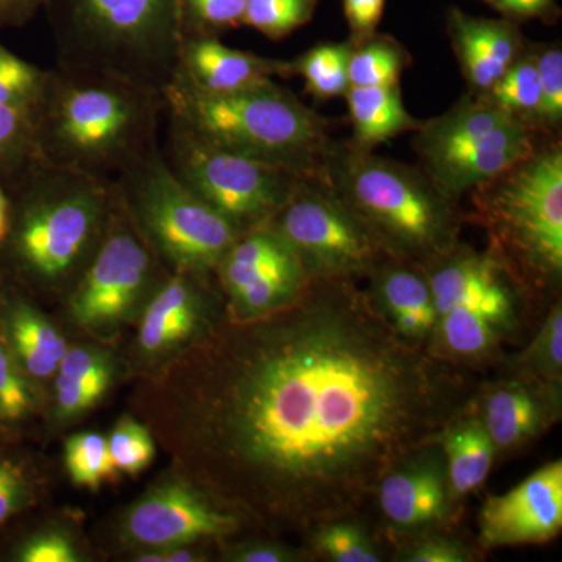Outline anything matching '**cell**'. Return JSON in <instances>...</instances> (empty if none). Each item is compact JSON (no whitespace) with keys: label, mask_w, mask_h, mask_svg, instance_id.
I'll list each match as a JSON object with an SVG mask.
<instances>
[{"label":"cell","mask_w":562,"mask_h":562,"mask_svg":"<svg viewBox=\"0 0 562 562\" xmlns=\"http://www.w3.org/2000/svg\"><path fill=\"white\" fill-rule=\"evenodd\" d=\"M469 401L347 277L205 328L147 380L143 409L184 480L238 519L305 532L353 516Z\"/></svg>","instance_id":"obj_1"},{"label":"cell","mask_w":562,"mask_h":562,"mask_svg":"<svg viewBox=\"0 0 562 562\" xmlns=\"http://www.w3.org/2000/svg\"><path fill=\"white\" fill-rule=\"evenodd\" d=\"M162 92L105 70L58 65L33 110L40 162L114 183L160 146Z\"/></svg>","instance_id":"obj_2"},{"label":"cell","mask_w":562,"mask_h":562,"mask_svg":"<svg viewBox=\"0 0 562 562\" xmlns=\"http://www.w3.org/2000/svg\"><path fill=\"white\" fill-rule=\"evenodd\" d=\"M7 191L11 220L3 244L18 271L47 288L79 279L105 235L114 183L38 162Z\"/></svg>","instance_id":"obj_3"},{"label":"cell","mask_w":562,"mask_h":562,"mask_svg":"<svg viewBox=\"0 0 562 562\" xmlns=\"http://www.w3.org/2000/svg\"><path fill=\"white\" fill-rule=\"evenodd\" d=\"M162 101L166 117L199 138L302 177L319 176L330 155L327 122L276 81L232 94H206L176 72Z\"/></svg>","instance_id":"obj_4"},{"label":"cell","mask_w":562,"mask_h":562,"mask_svg":"<svg viewBox=\"0 0 562 562\" xmlns=\"http://www.w3.org/2000/svg\"><path fill=\"white\" fill-rule=\"evenodd\" d=\"M58 65L105 70L165 90L181 43L180 0H49Z\"/></svg>","instance_id":"obj_5"},{"label":"cell","mask_w":562,"mask_h":562,"mask_svg":"<svg viewBox=\"0 0 562 562\" xmlns=\"http://www.w3.org/2000/svg\"><path fill=\"white\" fill-rule=\"evenodd\" d=\"M324 179L387 254L428 258L452 250L457 220L450 199L430 177L358 147L330 151Z\"/></svg>","instance_id":"obj_6"},{"label":"cell","mask_w":562,"mask_h":562,"mask_svg":"<svg viewBox=\"0 0 562 562\" xmlns=\"http://www.w3.org/2000/svg\"><path fill=\"white\" fill-rule=\"evenodd\" d=\"M122 205L168 272L210 279L243 232L203 202L155 147L114 181Z\"/></svg>","instance_id":"obj_7"},{"label":"cell","mask_w":562,"mask_h":562,"mask_svg":"<svg viewBox=\"0 0 562 562\" xmlns=\"http://www.w3.org/2000/svg\"><path fill=\"white\" fill-rule=\"evenodd\" d=\"M476 205L495 241L543 280L562 272V150L527 160L475 188Z\"/></svg>","instance_id":"obj_8"},{"label":"cell","mask_w":562,"mask_h":562,"mask_svg":"<svg viewBox=\"0 0 562 562\" xmlns=\"http://www.w3.org/2000/svg\"><path fill=\"white\" fill-rule=\"evenodd\" d=\"M162 155L192 192L224 214L239 231L271 221L306 177L244 155L233 154L169 120Z\"/></svg>","instance_id":"obj_9"},{"label":"cell","mask_w":562,"mask_h":562,"mask_svg":"<svg viewBox=\"0 0 562 562\" xmlns=\"http://www.w3.org/2000/svg\"><path fill=\"white\" fill-rule=\"evenodd\" d=\"M432 183L452 199L535 154L532 125L486 103L462 106L414 139Z\"/></svg>","instance_id":"obj_10"},{"label":"cell","mask_w":562,"mask_h":562,"mask_svg":"<svg viewBox=\"0 0 562 562\" xmlns=\"http://www.w3.org/2000/svg\"><path fill=\"white\" fill-rule=\"evenodd\" d=\"M306 177L268 222L308 277H351L371 271L387 254L328 181Z\"/></svg>","instance_id":"obj_11"},{"label":"cell","mask_w":562,"mask_h":562,"mask_svg":"<svg viewBox=\"0 0 562 562\" xmlns=\"http://www.w3.org/2000/svg\"><path fill=\"white\" fill-rule=\"evenodd\" d=\"M116 188V187H114ZM161 261L114 198L105 235L74 281L70 314L80 327L106 333L120 327L158 286Z\"/></svg>","instance_id":"obj_12"},{"label":"cell","mask_w":562,"mask_h":562,"mask_svg":"<svg viewBox=\"0 0 562 562\" xmlns=\"http://www.w3.org/2000/svg\"><path fill=\"white\" fill-rule=\"evenodd\" d=\"M239 528L235 514L184 479L166 480L147 491L122 520V536L140 549L190 546L224 538Z\"/></svg>","instance_id":"obj_13"},{"label":"cell","mask_w":562,"mask_h":562,"mask_svg":"<svg viewBox=\"0 0 562 562\" xmlns=\"http://www.w3.org/2000/svg\"><path fill=\"white\" fill-rule=\"evenodd\" d=\"M562 528V461L549 462L480 513V541L487 549L552 541Z\"/></svg>","instance_id":"obj_14"},{"label":"cell","mask_w":562,"mask_h":562,"mask_svg":"<svg viewBox=\"0 0 562 562\" xmlns=\"http://www.w3.org/2000/svg\"><path fill=\"white\" fill-rule=\"evenodd\" d=\"M206 280L191 273H166L144 303L138 330V347L144 357L166 360L205 330Z\"/></svg>","instance_id":"obj_15"},{"label":"cell","mask_w":562,"mask_h":562,"mask_svg":"<svg viewBox=\"0 0 562 562\" xmlns=\"http://www.w3.org/2000/svg\"><path fill=\"white\" fill-rule=\"evenodd\" d=\"M177 74L206 94H232L262 87L276 76H290L291 63L232 49L220 36H187L181 43Z\"/></svg>","instance_id":"obj_16"},{"label":"cell","mask_w":562,"mask_h":562,"mask_svg":"<svg viewBox=\"0 0 562 562\" xmlns=\"http://www.w3.org/2000/svg\"><path fill=\"white\" fill-rule=\"evenodd\" d=\"M449 32L465 79L483 94L520 57L522 41L508 21L483 20L453 9Z\"/></svg>","instance_id":"obj_17"},{"label":"cell","mask_w":562,"mask_h":562,"mask_svg":"<svg viewBox=\"0 0 562 562\" xmlns=\"http://www.w3.org/2000/svg\"><path fill=\"white\" fill-rule=\"evenodd\" d=\"M376 497L386 519L402 528L441 522L452 501L438 462L412 458L384 476Z\"/></svg>","instance_id":"obj_18"},{"label":"cell","mask_w":562,"mask_h":562,"mask_svg":"<svg viewBox=\"0 0 562 562\" xmlns=\"http://www.w3.org/2000/svg\"><path fill=\"white\" fill-rule=\"evenodd\" d=\"M513 294L503 277L439 317L443 347L453 357H482L513 316Z\"/></svg>","instance_id":"obj_19"},{"label":"cell","mask_w":562,"mask_h":562,"mask_svg":"<svg viewBox=\"0 0 562 562\" xmlns=\"http://www.w3.org/2000/svg\"><path fill=\"white\" fill-rule=\"evenodd\" d=\"M5 316L9 350L22 372L36 380L55 375L69 349L61 333L38 310L25 302L11 303Z\"/></svg>","instance_id":"obj_20"},{"label":"cell","mask_w":562,"mask_h":562,"mask_svg":"<svg viewBox=\"0 0 562 562\" xmlns=\"http://www.w3.org/2000/svg\"><path fill=\"white\" fill-rule=\"evenodd\" d=\"M438 441L447 458V482L452 501L479 490L490 475L497 450L484 430L483 422L476 417L452 420L443 428Z\"/></svg>","instance_id":"obj_21"},{"label":"cell","mask_w":562,"mask_h":562,"mask_svg":"<svg viewBox=\"0 0 562 562\" xmlns=\"http://www.w3.org/2000/svg\"><path fill=\"white\" fill-rule=\"evenodd\" d=\"M376 294L382 313L395 331L409 341L424 339L438 322L430 284L419 273L391 268L379 277Z\"/></svg>","instance_id":"obj_22"},{"label":"cell","mask_w":562,"mask_h":562,"mask_svg":"<svg viewBox=\"0 0 562 562\" xmlns=\"http://www.w3.org/2000/svg\"><path fill=\"white\" fill-rule=\"evenodd\" d=\"M355 143L360 149L419 127L403 105L397 87H350L346 92Z\"/></svg>","instance_id":"obj_23"},{"label":"cell","mask_w":562,"mask_h":562,"mask_svg":"<svg viewBox=\"0 0 562 562\" xmlns=\"http://www.w3.org/2000/svg\"><path fill=\"white\" fill-rule=\"evenodd\" d=\"M542 419L538 397L519 383L498 387L484 403L483 427L495 449L508 450L528 441Z\"/></svg>","instance_id":"obj_24"},{"label":"cell","mask_w":562,"mask_h":562,"mask_svg":"<svg viewBox=\"0 0 562 562\" xmlns=\"http://www.w3.org/2000/svg\"><path fill=\"white\" fill-rule=\"evenodd\" d=\"M502 276V265L494 255L465 254L443 262L428 279L438 319Z\"/></svg>","instance_id":"obj_25"},{"label":"cell","mask_w":562,"mask_h":562,"mask_svg":"<svg viewBox=\"0 0 562 562\" xmlns=\"http://www.w3.org/2000/svg\"><path fill=\"white\" fill-rule=\"evenodd\" d=\"M351 43L321 44L291 63L292 74L305 80L306 90L317 99L346 95L349 91Z\"/></svg>","instance_id":"obj_26"},{"label":"cell","mask_w":562,"mask_h":562,"mask_svg":"<svg viewBox=\"0 0 562 562\" xmlns=\"http://www.w3.org/2000/svg\"><path fill=\"white\" fill-rule=\"evenodd\" d=\"M405 66L402 47L394 40L375 35L351 49L350 87H397Z\"/></svg>","instance_id":"obj_27"},{"label":"cell","mask_w":562,"mask_h":562,"mask_svg":"<svg viewBox=\"0 0 562 562\" xmlns=\"http://www.w3.org/2000/svg\"><path fill=\"white\" fill-rule=\"evenodd\" d=\"M32 117L0 106V181L9 190L38 165Z\"/></svg>","instance_id":"obj_28"},{"label":"cell","mask_w":562,"mask_h":562,"mask_svg":"<svg viewBox=\"0 0 562 562\" xmlns=\"http://www.w3.org/2000/svg\"><path fill=\"white\" fill-rule=\"evenodd\" d=\"M539 76L535 55H520L503 72L490 91L484 92V101L492 103L525 122L532 120L539 103ZM530 124V122H528Z\"/></svg>","instance_id":"obj_29"},{"label":"cell","mask_w":562,"mask_h":562,"mask_svg":"<svg viewBox=\"0 0 562 562\" xmlns=\"http://www.w3.org/2000/svg\"><path fill=\"white\" fill-rule=\"evenodd\" d=\"M49 70L22 60L0 43V106L27 114L38 105Z\"/></svg>","instance_id":"obj_30"},{"label":"cell","mask_w":562,"mask_h":562,"mask_svg":"<svg viewBox=\"0 0 562 562\" xmlns=\"http://www.w3.org/2000/svg\"><path fill=\"white\" fill-rule=\"evenodd\" d=\"M319 0H247L243 25L279 41L313 20Z\"/></svg>","instance_id":"obj_31"},{"label":"cell","mask_w":562,"mask_h":562,"mask_svg":"<svg viewBox=\"0 0 562 562\" xmlns=\"http://www.w3.org/2000/svg\"><path fill=\"white\" fill-rule=\"evenodd\" d=\"M65 461L70 480L79 486L98 487L116 475L111 468L106 439L99 432H79L69 438Z\"/></svg>","instance_id":"obj_32"},{"label":"cell","mask_w":562,"mask_h":562,"mask_svg":"<svg viewBox=\"0 0 562 562\" xmlns=\"http://www.w3.org/2000/svg\"><path fill=\"white\" fill-rule=\"evenodd\" d=\"M114 473L138 475L155 458V439L149 427L133 417H124L106 439Z\"/></svg>","instance_id":"obj_33"},{"label":"cell","mask_w":562,"mask_h":562,"mask_svg":"<svg viewBox=\"0 0 562 562\" xmlns=\"http://www.w3.org/2000/svg\"><path fill=\"white\" fill-rule=\"evenodd\" d=\"M247 0H180L187 36H220L241 27Z\"/></svg>","instance_id":"obj_34"},{"label":"cell","mask_w":562,"mask_h":562,"mask_svg":"<svg viewBox=\"0 0 562 562\" xmlns=\"http://www.w3.org/2000/svg\"><path fill=\"white\" fill-rule=\"evenodd\" d=\"M522 366L532 379L552 387L560 386L562 375V310L560 303L543 322L541 331L522 355Z\"/></svg>","instance_id":"obj_35"},{"label":"cell","mask_w":562,"mask_h":562,"mask_svg":"<svg viewBox=\"0 0 562 562\" xmlns=\"http://www.w3.org/2000/svg\"><path fill=\"white\" fill-rule=\"evenodd\" d=\"M314 549L336 562H379L368 536L357 525L335 520L321 525L313 535Z\"/></svg>","instance_id":"obj_36"},{"label":"cell","mask_w":562,"mask_h":562,"mask_svg":"<svg viewBox=\"0 0 562 562\" xmlns=\"http://www.w3.org/2000/svg\"><path fill=\"white\" fill-rule=\"evenodd\" d=\"M535 57L541 92L531 122L543 128H557L562 121V52L549 47Z\"/></svg>","instance_id":"obj_37"},{"label":"cell","mask_w":562,"mask_h":562,"mask_svg":"<svg viewBox=\"0 0 562 562\" xmlns=\"http://www.w3.org/2000/svg\"><path fill=\"white\" fill-rule=\"evenodd\" d=\"M33 394L13 355L0 346V419L16 422L31 413Z\"/></svg>","instance_id":"obj_38"},{"label":"cell","mask_w":562,"mask_h":562,"mask_svg":"<svg viewBox=\"0 0 562 562\" xmlns=\"http://www.w3.org/2000/svg\"><path fill=\"white\" fill-rule=\"evenodd\" d=\"M57 379L90 384L99 390L109 391L113 380V366L101 350L88 347L68 349L58 364Z\"/></svg>","instance_id":"obj_39"},{"label":"cell","mask_w":562,"mask_h":562,"mask_svg":"<svg viewBox=\"0 0 562 562\" xmlns=\"http://www.w3.org/2000/svg\"><path fill=\"white\" fill-rule=\"evenodd\" d=\"M32 498L31 483L20 465L0 458V525L22 512Z\"/></svg>","instance_id":"obj_40"},{"label":"cell","mask_w":562,"mask_h":562,"mask_svg":"<svg viewBox=\"0 0 562 562\" xmlns=\"http://www.w3.org/2000/svg\"><path fill=\"white\" fill-rule=\"evenodd\" d=\"M18 560L22 562H77L80 554L65 532L46 531L36 535L21 547Z\"/></svg>","instance_id":"obj_41"},{"label":"cell","mask_w":562,"mask_h":562,"mask_svg":"<svg viewBox=\"0 0 562 562\" xmlns=\"http://www.w3.org/2000/svg\"><path fill=\"white\" fill-rule=\"evenodd\" d=\"M386 0H342L344 14L351 33V44L364 43L376 35Z\"/></svg>","instance_id":"obj_42"},{"label":"cell","mask_w":562,"mask_h":562,"mask_svg":"<svg viewBox=\"0 0 562 562\" xmlns=\"http://www.w3.org/2000/svg\"><path fill=\"white\" fill-rule=\"evenodd\" d=\"M106 391L90 384L70 382V380H55V403L57 414L61 419L79 416L92 408Z\"/></svg>","instance_id":"obj_43"},{"label":"cell","mask_w":562,"mask_h":562,"mask_svg":"<svg viewBox=\"0 0 562 562\" xmlns=\"http://www.w3.org/2000/svg\"><path fill=\"white\" fill-rule=\"evenodd\" d=\"M403 561L408 562H465L471 561V553L462 543L452 539L430 538L416 543Z\"/></svg>","instance_id":"obj_44"},{"label":"cell","mask_w":562,"mask_h":562,"mask_svg":"<svg viewBox=\"0 0 562 562\" xmlns=\"http://www.w3.org/2000/svg\"><path fill=\"white\" fill-rule=\"evenodd\" d=\"M235 562H290L299 560L297 553L277 542L255 541L243 543L227 554Z\"/></svg>","instance_id":"obj_45"},{"label":"cell","mask_w":562,"mask_h":562,"mask_svg":"<svg viewBox=\"0 0 562 562\" xmlns=\"http://www.w3.org/2000/svg\"><path fill=\"white\" fill-rule=\"evenodd\" d=\"M49 0H0V27L27 24Z\"/></svg>","instance_id":"obj_46"},{"label":"cell","mask_w":562,"mask_h":562,"mask_svg":"<svg viewBox=\"0 0 562 562\" xmlns=\"http://www.w3.org/2000/svg\"><path fill=\"white\" fill-rule=\"evenodd\" d=\"M492 5L508 18H543L553 10V0H494Z\"/></svg>","instance_id":"obj_47"},{"label":"cell","mask_w":562,"mask_h":562,"mask_svg":"<svg viewBox=\"0 0 562 562\" xmlns=\"http://www.w3.org/2000/svg\"><path fill=\"white\" fill-rule=\"evenodd\" d=\"M160 552L162 562H194L202 561L199 553L194 550L187 549V546L166 547V549H157Z\"/></svg>","instance_id":"obj_48"},{"label":"cell","mask_w":562,"mask_h":562,"mask_svg":"<svg viewBox=\"0 0 562 562\" xmlns=\"http://www.w3.org/2000/svg\"><path fill=\"white\" fill-rule=\"evenodd\" d=\"M11 202L7 188L0 181V246L5 241L10 231Z\"/></svg>","instance_id":"obj_49"},{"label":"cell","mask_w":562,"mask_h":562,"mask_svg":"<svg viewBox=\"0 0 562 562\" xmlns=\"http://www.w3.org/2000/svg\"><path fill=\"white\" fill-rule=\"evenodd\" d=\"M486 2H491L492 3V2H494V0H486Z\"/></svg>","instance_id":"obj_50"}]
</instances>
